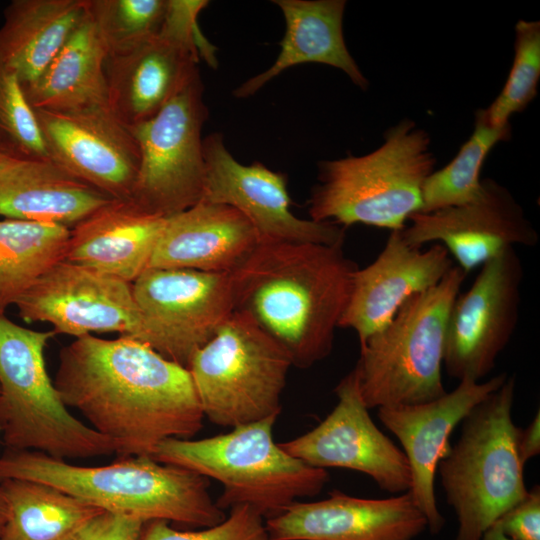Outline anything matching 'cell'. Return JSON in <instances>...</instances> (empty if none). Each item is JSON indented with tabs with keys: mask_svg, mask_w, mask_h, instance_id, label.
Here are the masks:
<instances>
[{
	"mask_svg": "<svg viewBox=\"0 0 540 540\" xmlns=\"http://www.w3.org/2000/svg\"><path fill=\"white\" fill-rule=\"evenodd\" d=\"M53 382L119 457H152L161 442L191 439L203 426L189 370L128 336L75 338L61 349Z\"/></svg>",
	"mask_w": 540,
	"mask_h": 540,
	"instance_id": "obj_1",
	"label": "cell"
},
{
	"mask_svg": "<svg viewBox=\"0 0 540 540\" xmlns=\"http://www.w3.org/2000/svg\"><path fill=\"white\" fill-rule=\"evenodd\" d=\"M357 265L343 245L259 243L230 274L234 311L309 368L333 348Z\"/></svg>",
	"mask_w": 540,
	"mask_h": 540,
	"instance_id": "obj_2",
	"label": "cell"
},
{
	"mask_svg": "<svg viewBox=\"0 0 540 540\" xmlns=\"http://www.w3.org/2000/svg\"><path fill=\"white\" fill-rule=\"evenodd\" d=\"M51 485L106 512L143 520L212 527L226 515L209 494V479L150 456H121L102 466H82L37 451L4 450L0 481Z\"/></svg>",
	"mask_w": 540,
	"mask_h": 540,
	"instance_id": "obj_3",
	"label": "cell"
},
{
	"mask_svg": "<svg viewBox=\"0 0 540 540\" xmlns=\"http://www.w3.org/2000/svg\"><path fill=\"white\" fill-rule=\"evenodd\" d=\"M434 165L429 135L405 119L374 151L320 163L319 183L308 201L310 219L343 228L402 230L421 210L423 184Z\"/></svg>",
	"mask_w": 540,
	"mask_h": 540,
	"instance_id": "obj_4",
	"label": "cell"
},
{
	"mask_svg": "<svg viewBox=\"0 0 540 540\" xmlns=\"http://www.w3.org/2000/svg\"><path fill=\"white\" fill-rule=\"evenodd\" d=\"M276 419L269 417L198 440L167 439L152 457L219 481L223 485L216 501L220 509L246 504L269 519L298 498L319 494L330 478L326 469L291 456L274 441Z\"/></svg>",
	"mask_w": 540,
	"mask_h": 540,
	"instance_id": "obj_5",
	"label": "cell"
},
{
	"mask_svg": "<svg viewBox=\"0 0 540 540\" xmlns=\"http://www.w3.org/2000/svg\"><path fill=\"white\" fill-rule=\"evenodd\" d=\"M515 377L477 403L461 421L458 441L438 464L447 504L458 521L456 540H480L528 492L512 419Z\"/></svg>",
	"mask_w": 540,
	"mask_h": 540,
	"instance_id": "obj_6",
	"label": "cell"
},
{
	"mask_svg": "<svg viewBox=\"0 0 540 540\" xmlns=\"http://www.w3.org/2000/svg\"><path fill=\"white\" fill-rule=\"evenodd\" d=\"M54 335L0 314V438L5 449L67 461L116 454L111 440L68 410L49 377L45 350Z\"/></svg>",
	"mask_w": 540,
	"mask_h": 540,
	"instance_id": "obj_7",
	"label": "cell"
},
{
	"mask_svg": "<svg viewBox=\"0 0 540 540\" xmlns=\"http://www.w3.org/2000/svg\"><path fill=\"white\" fill-rule=\"evenodd\" d=\"M466 275L454 265L360 344L355 367L368 409L424 403L447 392L442 381L447 324Z\"/></svg>",
	"mask_w": 540,
	"mask_h": 540,
	"instance_id": "obj_8",
	"label": "cell"
},
{
	"mask_svg": "<svg viewBox=\"0 0 540 540\" xmlns=\"http://www.w3.org/2000/svg\"><path fill=\"white\" fill-rule=\"evenodd\" d=\"M291 366L273 338L248 315L234 311L187 369L204 417L233 428L279 416Z\"/></svg>",
	"mask_w": 540,
	"mask_h": 540,
	"instance_id": "obj_9",
	"label": "cell"
},
{
	"mask_svg": "<svg viewBox=\"0 0 540 540\" xmlns=\"http://www.w3.org/2000/svg\"><path fill=\"white\" fill-rule=\"evenodd\" d=\"M207 117L198 70L155 116L131 128L141 163L130 199L146 212L168 217L201 200L205 184L201 130Z\"/></svg>",
	"mask_w": 540,
	"mask_h": 540,
	"instance_id": "obj_10",
	"label": "cell"
},
{
	"mask_svg": "<svg viewBox=\"0 0 540 540\" xmlns=\"http://www.w3.org/2000/svg\"><path fill=\"white\" fill-rule=\"evenodd\" d=\"M207 4L169 0L159 33L129 51L107 56L108 107L125 125L132 128L151 119L199 70L200 40L204 39L196 20Z\"/></svg>",
	"mask_w": 540,
	"mask_h": 540,
	"instance_id": "obj_11",
	"label": "cell"
},
{
	"mask_svg": "<svg viewBox=\"0 0 540 540\" xmlns=\"http://www.w3.org/2000/svg\"><path fill=\"white\" fill-rule=\"evenodd\" d=\"M132 290L143 320L141 342L186 368L234 312L226 273L148 268Z\"/></svg>",
	"mask_w": 540,
	"mask_h": 540,
	"instance_id": "obj_12",
	"label": "cell"
},
{
	"mask_svg": "<svg viewBox=\"0 0 540 540\" xmlns=\"http://www.w3.org/2000/svg\"><path fill=\"white\" fill-rule=\"evenodd\" d=\"M524 271L515 247L481 266L450 310L443 367L459 381L479 382L495 367L516 329Z\"/></svg>",
	"mask_w": 540,
	"mask_h": 540,
	"instance_id": "obj_13",
	"label": "cell"
},
{
	"mask_svg": "<svg viewBox=\"0 0 540 540\" xmlns=\"http://www.w3.org/2000/svg\"><path fill=\"white\" fill-rule=\"evenodd\" d=\"M26 323L45 322L55 334L75 338L116 332L141 342L143 320L132 283L60 260L18 299Z\"/></svg>",
	"mask_w": 540,
	"mask_h": 540,
	"instance_id": "obj_14",
	"label": "cell"
},
{
	"mask_svg": "<svg viewBox=\"0 0 540 540\" xmlns=\"http://www.w3.org/2000/svg\"><path fill=\"white\" fill-rule=\"evenodd\" d=\"M203 154L205 184L201 200L235 208L252 225L259 243L344 244L345 228L294 215L285 174L259 162H238L220 133L203 139Z\"/></svg>",
	"mask_w": 540,
	"mask_h": 540,
	"instance_id": "obj_15",
	"label": "cell"
},
{
	"mask_svg": "<svg viewBox=\"0 0 540 540\" xmlns=\"http://www.w3.org/2000/svg\"><path fill=\"white\" fill-rule=\"evenodd\" d=\"M338 402L312 430L279 445L306 464L361 472L390 494L411 488V471L404 452L373 422L354 367L335 387Z\"/></svg>",
	"mask_w": 540,
	"mask_h": 540,
	"instance_id": "obj_16",
	"label": "cell"
},
{
	"mask_svg": "<svg viewBox=\"0 0 540 540\" xmlns=\"http://www.w3.org/2000/svg\"><path fill=\"white\" fill-rule=\"evenodd\" d=\"M34 111L54 163L111 199L131 198L140 146L132 129L108 106Z\"/></svg>",
	"mask_w": 540,
	"mask_h": 540,
	"instance_id": "obj_17",
	"label": "cell"
},
{
	"mask_svg": "<svg viewBox=\"0 0 540 540\" xmlns=\"http://www.w3.org/2000/svg\"><path fill=\"white\" fill-rule=\"evenodd\" d=\"M400 230L405 242L421 248L438 242L465 273L483 266L509 247L537 246L539 234L511 193L491 179L474 201L429 213H414Z\"/></svg>",
	"mask_w": 540,
	"mask_h": 540,
	"instance_id": "obj_18",
	"label": "cell"
},
{
	"mask_svg": "<svg viewBox=\"0 0 540 540\" xmlns=\"http://www.w3.org/2000/svg\"><path fill=\"white\" fill-rule=\"evenodd\" d=\"M506 373L484 382L459 381L443 396L413 405L378 408V418L399 440L411 471L408 491L427 519L431 534H438L445 523L435 496V475L441 459L451 448L450 436L468 412L497 390Z\"/></svg>",
	"mask_w": 540,
	"mask_h": 540,
	"instance_id": "obj_19",
	"label": "cell"
},
{
	"mask_svg": "<svg viewBox=\"0 0 540 540\" xmlns=\"http://www.w3.org/2000/svg\"><path fill=\"white\" fill-rule=\"evenodd\" d=\"M265 527L269 540H414L428 523L409 492L367 499L334 490L292 503Z\"/></svg>",
	"mask_w": 540,
	"mask_h": 540,
	"instance_id": "obj_20",
	"label": "cell"
},
{
	"mask_svg": "<svg viewBox=\"0 0 540 540\" xmlns=\"http://www.w3.org/2000/svg\"><path fill=\"white\" fill-rule=\"evenodd\" d=\"M453 266L442 245L423 251L407 244L400 230L390 231L377 258L355 270L338 327L354 330L363 343L385 327L411 296L438 284Z\"/></svg>",
	"mask_w": 540,
	"mask_h": 540,
	"instance_id": "obj_21",
	"label": "cell"
},
{
	"mask_svg": "<svg viewBox=\"0 0 540 540\" xmlns=\"http://www.w3.org/2000/svg\"><path fill=\"white\" fill-rule=\"evenodd\" d=\"M259 244L235 208L200 200L166 217L149 268L230 274Z\"/></svg>",
	"mask_w": 540,
	"mask_h": 540,
	"instance_id": "obj_22",
	"label": "cell"
},
{
	"mask_svg": "<svg viewBox=\"0 0 540 540\" xmlns=\"http://www.w3.org/2000/svg\"><path fill=\"white\" fill-rule=\"evenodd\" d=\"M166 217L110 199L70 229L64 260L133 283L150 266Z\"/></svg>",
	"mask_w": 540,
	"mask_h": 540,
	"instance_id": "obj_23",
	"label": "cell"
},
{
	"mask_svg": "<svg viewBox=\"0 0 540 540\" xmlns=\"http://www.w3.org/2000/svg\"><path fill=\"white\" fill-rule=\"evenodd\" d=\"M285 20L280 53L264 72L241 84L234 95L246 98L292 66L321 63L340 69L361 89L368 81L347 49L343 35L344 0H275Z\"/></svg>",
	"mask_w": 540,
	"mask_h": 540,
	"instance_id": "obj_24",
	"label": "cell"
},
{
	"mask_svg": "<svg viewBox=\"0 0 540 540\" xmlns=\"http://www.w3.org/2000/svg\"><path fill=\"white\" fill-rule=\"evenodd\" d=\"M111 198L53 161L0 165V216L70 229Z\"/></svg>",
	"mask_w": 540,
	"mask_h": 540,
	"instance_id": "obj_25",
	"label": "cell"
},
{
	"mask_svg": "<svg viewBox=\"0 0 540 540\" xmlns=\"http://www.w3.org/2000/svg\"><path fill=\"white\" fill-rule=\"evenodd\" d=\"M88 12V0H13L0 27V64L36 80Z\"/></svg>",
	"mask_w": 540,
	"mask_h": 540,
	"instance_id": "obj_26",
	"label": "cell"
},
{
	"mask_svg": "<svg viewBox=\"0 0 540 540\" xmlns=\"http://www.w3.org/2000/svg\"><path fill=\"white\" fill-rule=\"evenodd\" d=\"M106 48L88 12L33 82L21 85L34 110L68 112L108 106Z\"/></svg>",
	"mask_w": 540,
	"mask_h": 540,
	"instance_id": "obj_27",
	"label": "cell"
},
{
	"mask_svg": "<svg viewBox=\"0 0 540 540\" xmlns=\"http://www.w3.org/2000/svg\"><path fill=\"white\" fill-rule=\"evenodd\" d=\"M8 506L1 540H70L101 509L51 485L0 481Z\"/></svg>",
	"mask_w": 540,
	"mask_h": 540,
	"instance_id": "obj_28",
	"label": "cell"
},
{
	"mask_svg": "<svg viewBox=\"0 0 540 540\" xmlns=\"http://www.w3.org/2000/svg\"><path fill=\"white\" fill-rule=\"evenodd\" d=\"M69 236L63 225L0 220V314L64 259Z\"/></svg>",
	"mask_w": 540,
	"mask_h": 540,
	"instance_id": "obj_29",
	"label": "cell"
},
{
	"mask_svg": "<svg viewBox=\"0 0 540 540\" xmlns=\"http://www.w3.org/2000/svg\"><path fill=\"white\" fill-rule=\"evenodd\" d=\"M510 131V125L501 128L491 126L484 110L479 109L473 133L456 156L426 178L419 212L429 213L476 200L483 191V180L480 179L483 163L498 142L510 137Z\"/></svg>",
	"mask_w": 540,
	"mask_h": 540,
	"instance_id": "obj_30",
	"label": "cell"
},
{
	"mask_svg": "<svg viewBox=\"0 0 540 540\" xmlns=\"http://www.w3.org/2000/svg\"><path fill=\"white\" fill-rule=\"evenodd\" d=\"M107 56L129 51L162 29L169 0H88Z\"/></svg>",
	"mask_w": 540,
	"mask_h": 540,
	"instance_id": "obj_31",
	"label": "cell"
},
{
	"mask_svg": "<svg viewBox=\"0 0 540 540\" xmlns=\"http://www.w3.org/2000/svg\"><path fill=\"white\" fill-rule=\"evenodd\" d=\"M514 59L496 99L484 110L496 128L510 125L509 118L523 111L537 95L540 79V22L519 20L515 26Z\"/></svg>",
	"mask_w": 540,
	"mask_h": 540,
	"instance_id": "obj_32",
	"label": "cell"
},
{
	"mask_svg": "<svg viewBox=\"0 0 540 540\" xmlns=\"http://www.w3.org/2000/svg\"><path fill=\"white\" fill-rule=\"evenodd\" d=\"M0 154L17 161H52L17 75L1 64Z\"/></svg>",
	"mask_w": 540,
	"mask_h": 540,
	"instance_id": "obj_33",
	"label": "cell"
},
{
	"mask_svg": "<svg viewBox=\"0 0 540 540\" xmlns=\"http://www.w3.org/2000/svg\"><path fill=\"white\" fill-rule=\"evenodd\" d=\"M138 540H269L263 517L246 504L231 508L221 523L198 531H180L164 520L143 524Z\"/></svg>",
	"mask_w": 540,
	"mask_h": 540,
	"instance_id": "obj_34",
	"label": "cell"
},
{
	"mask_svg": "<svg viewBox=\"0 0 540 540\" xmlns=\"http://www.w3.org/2000/svg\"><path fill=\"white\" fill-rule=\"evenodd\" d=\"M511 540H540V488L528 490L524 498L506 510L495 523Z\"/></svg>",
	"mask_w": 540,
	"mask_h": 540,
	"instance_id": "obj_35",
	"label": "cell"
},
{
	"mask_svg": "<svg viewBox=\"0 0 540 540\" xmlns=\"http://www.w3.org/2000/svg\"><path fill=\"white\" fill-rule=\"evenodd\" d=\"M144 521L103 511L88 521L70 540H138Z\"/></svg>",
	"mask_w": 540,
	"mask_h": 540,
	"instance_id": "obj_36",
	"label": "cell"
},
{
	"mask_svg": "<svg viewBox=\"0 0 540 540\" xmlns=\"http://www.w3.org/2000/svg\"><path fill=\"white\" fill-rule=\"evenodd\" d=\"M518 450L524 464L540 453V413L535 414L526 428H520L518 434Z\"/></svg>",
	"mask_w": 540,
	"mask_h": 540,
	"instance_id": "obj_37",
	"label": "cell"
},
{
	"mask_svg": "<svg viewBox=\"0 0 540 540\" xmlns=\"http://www.w3.org/2000/svg\"><path fill=\"white\" fill-rule=\"evenodd\" d=\"M480 540H511L506 537L496 524L489 527Z\"/></svg>",
	"mask_w": 540,
	"mask_h": 540,
	"instance_id": "obj_38",
	"label": "cell"
},
{
	"mask_svg": "<svg viewBox=\"0 0 540 540\" xmlns=\"http://www.w3.org/2000/svg\"><path fill=\"white\" fill-rule=\"evenodd\" d=\"M8 519V506L0 484V533Z\"/></svg>",
	"mask_w": 540,
	"mask_h": 540,
	"instance_id": "obj_39",
	"label": "cell"
},
{
	"mask_svg": "<svg viewBox=\"0 0 540 540\" xmlns=\"http://www.w3.org/2000/svg\"><path fill=\"white\" fill-rule=\"evenodd\" d=\"M8 160H9L8 158H6L5 156L0 154V165H2L3 163H5Z\"/></svg>",
	"mask_w": 540,
	"mask_h": 540,
	"instance_id": "obj_40",
	"label": "cell"
},
{
	"mask_svg": "<svg viewBox=\"0 0 540 540\" xmlns=\"http://www.w3.org/2000/svg\"><path fill=\"white\" fill-rule=\"evenodd\" d=\"M1 540V539H0Z\"/></svg>",
	"mask_w": 540,
	"mask_h": 540,
	"instance_id": "obj_41",
	"label": "cell"
}]
</instances>
